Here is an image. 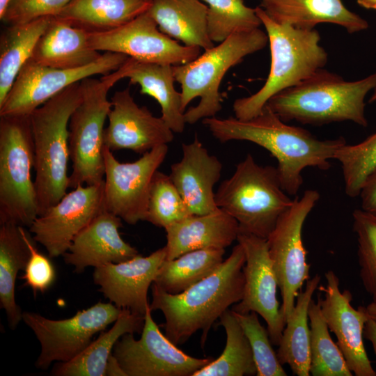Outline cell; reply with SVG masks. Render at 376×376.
Returning a JSON list of instances; mask_svg holds the SVG:
<instances>
[{"mask_svg":"<svg viewBox=\"0 0 376 376\" xmlns=\"http://www.w3.org/2000/svg\"><path fill=\"white\" fill-rule=\"evenodd\" d=\"M212 136L221 143L247 141L267 150L277 160V171L283 189L296 195L302 183L305 168L327 170L338 148L346 144L343 137L320 140L308 130L288 125L267 104L249 120L235 117L203 119Z\"/></svg>","mask_w":376,"mask_h":376,"instance_id":"6da1fadb","label":"cell"},{"mask_svg":"<svg viewBox=\"0 0 376 376\" xmlns=\"http://www.w3.org/2000/svg\"><path fill=\"white\" fill-rule=\"evenodd\" d=\"M245 262L238 243L212 274L181 293H168L152 283L150 308L163 313L164 334L173 343L182 345L201 330V345H205L214 322L243 297Z\"/></svg>","mask_w":376,"mask_h":376,"instance_id":"7a4b0ae2","label":"cell"},{"mask_svg":"<svg viewBox=\"0 0 376 376\" xmlns=\"http://www.w3.org/2000/svg\"><path fill=\"white\" fill-rule=\"evenodd\" d=\"M376 86V72L346 81L324 68L271 97L267 105L284 122L321 125L352 121L366 127L365 98Z\"/></svg>","mask_w":376,"mask_h":376,"instance_id":"3957f363","label":"cell"},{"mask_svg":"<svg viewBox=\"0 0 376 376\" xmlns=\"http://www.w3.org/2000/svg\"><path fill=\"white\" fill-rule=\"evenodd\" d=\"M255 8L268 36L270 69L260 90L233 102L235 117L240 120L256 116L271 97L308 79L323 68L328 61V54L320 44V36L317 30L299 29L276 22L261 7Z\"/></svg>","mask_w":376,"mask_h":376,"instance_id":"277c9868","label":"cell"},{"mask_svg":"<svg viewBox=\"0 0 376 376\" xmlns=\"http://www.w3.org/2000/svg\"><path fill=\"white\" fill-rule=\"evenodd\" d=\"M80 81L72 84L30 115L38 216L66 194L69 185L68 124L80 103Z\"/></svg>","mask_w":376,"mask_h":376,"instance_id":"5b68a950","label":"cell"},{"mask_svg":"<svg viewBox=\"0 0 376 376\" xmlns=\"http://www.w3.org/2000/svg\"><path fill=\"white\" fill-rule=\"evenodd\" d=\"M293 201L283 189L276 167L259 165L251 154L215 192L217 207L237 221L240 232L265 239Z\"/></svg>","mask_w":376,"mask_h":376,"instance_id":"8992f818","label":"cell"},{"mask_svg":"<svg viewBox=\"0 0 376 376\" xmlns=\"http://www.w3.org/2000/svg\"><path fill=\"white\" fill-rule=\"evenodd\" d=\"M130 65L129 57L120 68L100 79L88 77L80 81L81 100L68 124L72 168L68 188L104 181V125L111 108L107 95L113 86L126 77Z\"/></svg>","mask_w":376,"mask_h":376,"instance_id":"52a82bcc","label":"cell"},{"mask_svg":"<svg viewBox=\"0 0 376 376\" xmlns=\"http://www.w3.org/2000/svg\"><path fill=\"white\" fill-rule=\"evenodd\" d=\"M268 43L266 31L258 29L233 34L217 46L205 50L193 61L173 65L175 81L180 84L182 109L197 97L199 103L185 113L186 123L214 117L221 111L219 86L223 77L243 58L263 49Z\"/></svg>","mask_w":376,"mask_h":376,"instance_id":"ba28073f","label":"cell"},{"mask_svg":"<svg viewBox=\"0 0 376 376\" xmlns=\"http://www.w3.org/2000/svg\"><path fill=\"white\" fill-rule=\"evenodd\" d=\"M34 165L30 116H0V224L29 227L38 216Z\"/></svg>","mask_w":376,"mask_h":376,"instance_id":"9c48e42d","label":"cell"},{"mask_svg":"<svg viewBox=\"0 0 376 376\" xmlns=\"http://www.w3.org/2000/svg\"><path fill=\"white\" fill-rule=\"evenodd\" d=\"M320 198L314 189L296 197L292 205L279 219L268 237L269 253L276 272L282 304L281 312L285 321L295 307L297 297L310 279L311 265L302 241L304 221Z\"/></svg>","mask_w":376,"mask_h":376,"instance_id":"30bf717a","label":"cell"},{"mask_svg":"<svg viewBox=\"0 0 376 376\" xmlns=\"http://www.w3.org/2000/svg\"><path fill=\"white\" fill-rule=\"evenodd\" d=\"M120 311L110 301H99L64 320H51L36 313L23 312L22 320L40 344L36 367L47 370L53 362L72 360L91 344L95 334L114 323Z\"/></svg>","mask_w":376,"mask_h":376,"instance_id":"8fae6325","label":"cell"},{"mask_svg":"<svg viewBox=\"0 0 376 376\" xmlns=\"http://www.w3.org/2000/svg\"><path fill=\"white\" fill-rule=\"evenodd\" d=\"M128 58L124 54L105 52L91 64L74 69L42 66L29 59L0 104V116H29L68 86L95 75L111 73Z\"/></svg>","mask_w":376,"mask_h":376,"instance_id":"7c38bea8","label":"cell"},{"mask_svg":"<svg viewBox=\"0 0 376 376\" xmlns=\"http://www.w3.org/2000/svg\"><path fill=\"white\" fill-rule=\"evenodd\" d=\"M151 312L149 306L139 340L127 333L113 349L127 376H192L214 360L194 357L180 350L162 334Z\"/></svg>","mask_w":376,"mask_h":376,"instance_id":"4fadbf2b","label":"cell"},{"mask_svg":"<svg viewBox=\"0 0 376 376\" xmlns=\"http://www.w3.org/2000/svg\"><path fill=\"white\" fill-rule=\"evenodd\" d=\"M167 152V144H162L123 163L104 146V209L130 225L145 221L152 178Z\"/></svg>","mask_w":376,"mask_h":376,"instance_id":"5bb4252c","label":"cell"},{"mask_svg":"<svg viewBox=\"0 0 376 376\" xmlns=\"http://www.w3.org/2000/svg\"><path fill=\"white\" fill-rule=\"evenodd\" d=\"M88 44L96 51L121 53L140 62L178 65L200 55L201 48L181 45L162 33L146 12L116 29L88 32Z\"/></svg>","mask_w":376,"mask_h":376,"instance_id":"9a60e30c","label":"cell"},{"mask_svg":"<svg viewBox=\"0 0 376 376\" xmlns=\"http://www.w3.org/2000/svg\"><path fill=\"white\" fill-rule=\"evenodd\" d=\"M237 242L242 246L246 262L245 279L242 300L232 310L237 313L254 311L267 323L273 345L279 346L285 321L277 299L279 283L269 253L267 240L251 233L240 232Z\"/></svg>","mask_w":376,"mask_h":376,"instance_id":"2e32d148","label":"cell"},{"mask_svg":"<svg viewBox=\"0 0 376 376\" xmlns=\"http://www.w3.org/2000/svg\"><path fill=\"white\" fill-rule=\"evenodd\" d=\"M104 181L78 186L38 216L29 227L50 258L63 256L75 237L104 209Z\"/></svg>","mask_w":376,"mask_h":376,"instance_id":"e0dca14e","label":"cell"},{"mask_svg":"<svg viewBox=\"0 0 376 376\" xmlns=\"http://www.w3.org/2000/svg\"><path fill=\"white\" fill-rule=\"evenodd\" d=\"M324 277L325 285L318 288L324 296L319 295L318 301L349 369L356 376H376L364 347L363 331L368 316L363 306L357 309L352 306V293L340 290V279L334 271H327Z\"/></svg>","mask_w":376,"mask_h":376,"instance_id":"ac0fdd59","label":"cell"},{"mask_svg":"<svg viewBox=\"0 0 376 376\" xmlns=\"http://www.w3.org/2000/svg\"><path fill=\"white\" fill-rule=\"evenodd\" d=\"M111 102L104 145L112 152L130 150L143 155L173 141V132L162 117L154 116L146 107L134 102L130 87L115 92Z\"/></svg>","mask_w":376,"mask_h":376,"instance_id":"d6986e66","label":"cell"},{"mask_svg":"<svg viewBox=\"0 0 376 376\" xmlns=\"http://www.w3.org/2000/svg\"><path fill=\"white\" fill-rule=\"evenodd\" d=\"M166 259L165 246L148 256L139 254L118 263H107L95 268L94 283L99 291L118 308L146 315L150 306L149 287Z\"/></svg>","mask_w":376,"mask_h":376,"instance_id":"ffe728a7","label":"cell"},{"mask_svg":"<svg viewBox=\"0 0 376 376\" xmlns=\"http://www.w3.org/2000/svg\"><path fill=\"white\" fill-rule=\"evenodd\" d=\"M181 159L171 166L170 178L193 215L216 210L214 186L219 180L222 164L210 155L197 135L182 144Z\"/></svg>","mask_w":376,"mask_h":376,"instance_id":"44dd1931","label":"cell"},{"mask_svg":"<svg viewBox=\"0 0 376 376\" xmlns=\"http://www.w3.org/2000/svg\"><path fill=\"white\" fill-rule=\"evenodd\" d=\"M122 226L120 218L103 210L75 237L63 255L65 263L73 266L75 272L82 273L88 267L96 268L134 258L138 251L121 237Z\"/></svg>","mask_w":376,"mask_h":376,"instance_id":"7402d4cb","label":"cell"},{"mask_svg":"<svg viewBox=\"0 0 376 376\" xmlns=\"http://www.w3.org/2000/svg\"><path fill=\"white\" fill-rule=\"evenodd\" d=\"M166 259L171 260L191 251L225 249L237 240V221L224 210L191 215L166 228Z\"/></svg>","mask_w":376,"mask_h":376,"instance_id":"603a6c76","label":"cell"},{"mask_svg":"<svg viewBox=\"0 0 376 376\" xmlns=\"http://www.w3.org/2000/svg\"><path fill=\"white\" fill-rule=\"evenodd\" d=\"M261 7L276 22L311 30L320 23L334 24L353 33L364 31L368 22L350 10L342 0H260Z\"/></svg>","mask_w":376,"mask_h":376,"instance_id":"cb8c5ba5","label":"cell"},{"mask_svg":"<svg viewBox=\"0 0 376 376\" xmlns=\"http://www.w3.org/2000/svg\"><path fill=\"white\" fill-rule=\"evenodd\" d=\"M88 36V31L52 17L30 60L40 65L58 69L91 64L102 54L90 47Z\"/></svg>","mask_w":376,"mask_h":376,"instance_id":"d4e9b609","label":"cell"},{"mask_svg":"<svg viewBox=\"0 0 376 376\" xmlns=\"http://www.w3.org/2000/svg\"><path fill=\"white\" fill-rule=\"evenodd\" d=\"M207 11L201 0H152L148 10L162 33L205 50L214 46L207 33Z\"/></svg>","mask_w":376,"mask_h":376,"instance_id":"484cf974","label":"cell"},{"mask_svg":"<svg viewBox=\"0 0 376 376\" xmlns=\"http://www.w3.org/2000/svg\"><path fill=\"white\" fill-rule=\"evenodd\" d=\"M152 0H71L55 16L88 32L123 26L147 12Z\"/></svg>","mask_w":376,"mask_h":376,"instance_id":"4316f807","label":"cell"},{"mask_svg":"<svg viewBox=\"0 0 376 376\" xmlns=\"http://www.w3.org/2000/svg\"><path fill=\"white\" fill-rule=\"evenodd\" d=\"M145 315L123 308L113 327L79 355L68 362H57L51 371L56 376H105V368L116 342L127 333L142 332Z\"/></svg>","mask_w":376,"mask_h":376,"instance_id":"83f0119b","label":"cell"},{"mask_svg":"<svg viewBox=\"0 0 376 376\" xmlns=\"http://www.w3.org/2000/svg\"><path fill=\"white\" fill-rule=\"evenodd\" d=\"M321 277L316 274L299 292L292 313L286 320L276 354L280 363L290 366L297 376L310 375V327L308 307Z\"/></svg>","mask_w":376,"mask_h":376,"instance_id":"f1b7e54d","label":"cell"},{"mask_svg":"<svg viewBox=\"0 0 376 376\" xmlns=\"http://www.w3.org/2000/svg\"><path fill=\"white\" fill-rule=\"evenodd\" d=\"M126 75L132 84L139 85L141 94L155 98L161 107L162 118L175 133H182L185 126L181 93L174 88L173 65L138 61L130 58Z\"/></svg>","mask_w":376,"mask_h":376,"instance_id":"f546056e","label":"cell"},{"mask_svg":"<svg viewBox=\"0 0 376 376\" xmlns=\"http://www.w3.org/2000/svg\"><path fill=\"white\" fill-rule=\"evenodd\" d=\"M29 233L24 226L11 223L0 227V306L8 324L15 329L22 320V313L15 301V287L17 274L24 270L30 257Z\"/></svg>","mask_w":376,"mask_h":376,"instance_id":"4dcf8cb0","label":"cell"},{"mask_svg":"<svg viewBox=\"0 0 376 376\" xmlns=\"http://www.w3.org/2000/svg\"><path fill=\"white\" fill-rule=\"evenodd\" d=\"M52 17L8 25L2 31L0 37V104L22 67L31 59L35 46Z\"/></svg>","mask_w":376,"mask_h":376,"instance_id":"1f68e13d","label":"cell"},{"mask_svg":"<svg viewBox=\"0 0 376 376\" xmlns=\"http://www.w3.org/2000/svg\"><path fill=\"white\" fill-rule=\"evenodd\" d=\"M224 253L225 249L207 248L165 260L153 283L168 293H181L212 274L224 261Z\"/></svg>","mask_w":376,"mask_h":376,"instance_id":"d6a6232c","label":"cell"},{"mask_svg":"<svg viewBox=\"0 0 376 376\" xmlns=\"http://www.w3.org/2000/svg\"><path fill=\"white\" fill-rule=\"evenodd\" d=\"M219 322L226 335L223 352L192 376L256 375V366L249 342L233 310H226L219 318Z\"/></svg>","mask_w":376,"mask_h":376,"instance_id":"836d02e7","label":"cell"},{"mask_svg":"<svg viewBox=\"0 0 376 376\" xmlns=\"http://www.w3.org/2000/svg\"><path fill=\"white\" fill-rule=\"evenodd\" d=\"M310 327V375L352 376L336 343L332 340L318 301L311 299L308 307Z\"/></svg>","mask_w":376,"mask_h":376,"instance_id":"e575fe53","label":"cell"},{"mask_svg":"<svg viewBox=\"0 0 376 376\" xmlns=\"http://www.w3.org/2000/svg\"><path fill=\"white\" fill-rule=\"evenodd\" d=\"M207 6V27L210 40L221 42L233 34L258 29L262 22L256 8L243 0H201Z\"/></svg>","mask_w":376,"mask_h":376,"instance_id":"d590c367","label":"cell"},{"mask_svg":"<svg viewBox=\"0 0 376 376\" xmlns=\"http://www.w3.org/2000/svg\"><path fill=\"white\" fill-rule=\"evenodd\" d=\"M191 215L170 176L157 170L150 187L145 221L165 229Z\"/></svg>","mask_w":376,"mask_h":376,"instance_id":"8d00e7d4","label":"cell"},{"mask_svg":"<svg viewBox=\"0 0 376 376\" xmlns=\"http://www.w3.org/2000/svg\"><path fill=\"white\" fill-rule=\"evenodd\" d=\"M334 159L341 164L345 194L359 196L365 180L376 168V132L360 143L345 144L337 150Z\"/></svg>","mask_w":376,"mask_h":376,"instance_id":"74e56055","label":"cell"},{"mask_svg":"<svg viewBox=\"0 0 376 376\" xmlns=\"http://www.w3.org/2000/svg\"><path fill=\"white\" fill-rule=\"evenodd\" d=\"M352 217L360 279L372 301L376 303V215L361 208L354 210Z\"/></svg>","mask_w":376,"mask_h":376,"instance_id":"f35d334b","label":"cell"},{"mask_svg":"<svg viewBox=\"0 0 376 376\" xmlns=\"http://www.w3.org/2000/svg\"><path fill=\"white\" fill-rule=\"evenodd\" d=\"M233 311L249 342L256 366V375L286 376L272 347L268 330L260 324L258 314L254 311L245 313Z\"/></svg>","mask_w":376,"mask_h":376,"instance_id":"ab89813d","label":"cell"},{"mask_svg":"<svg viewBox=\"0 0 376 376\" xmlns=\"http://www.w3.org/2000/svg\"><path fill=\"white\" fill-rule=\"evenodd\" d=\"M71 0H11L1 19L8 25L55 17Z\"/></svg>","mask_w":376,"mask_h":376,"instance_id":"60d3db41","label":"cell"},{"mask_svg":"<svg viewBox=\"0 0 376 376\" xmlns=\"http://www.w3.org/2000/svg\"><path fill=\"white\" fill-rule=\"evenodd\" d=\"M27 242L30 257L22 279L24 280V285L30 287L36 295L38 292H44L50 288L54 281L56 272L51 260L38 250L29 235Z\"/></svg>","mask_w":376,"mask_h":376,"instance_id":"b9f144b4","label":"cell"},{"mask_svg":"<svg viewBox=\"0 0 376 376\" xmlns=\"http://www.w3.org/2000/svg\"><path fill=\"white\" fill-rule=\"evenodd\" d=\"M359 196L361 209L376 215V168L365 180Z\"/></svg>","mask_w":376,"mask_h":376,"instance_id":"7bdbcfd3","label":"cell"},{"mask_svg":"<svg viewBox=\"0 0 376 376\" xmlns=\"http://www.w3.org/2000/svg\"><path fill=\"white\" fill-rule=\"evenodd\" d=\"M105 376H127L116 357L111 354L107 362Z\"/></svg>","mask_w":376,"mask_h":376,"instance_id":"ee69618b","label":"cell"},{"mask_svg":"<svg viewBox=\"0 0 376 376\" xmlns=\"http://www.w3.org/2000/svg\"><path fill=\"white\" fill-rule=\"evenodd\" d=\"M363 336L372 344L376 356V320L368 318L365 324Z\"/></svg>","mask_w":376,"mask_h":376,"instance_id":"f6af8a7d","label":"cell"},{"mask_svg":"<svg viewBox=\"0 0 376 376\" xmlns=\"http://www.w3.org/2000/svg\"><path fill=\"white\" fill-rule=\"evenodd\" d=\"M363 308L368 318L376 320V303L371 301Z\"/></svg>","mask_w":376,"mask_h":376,"instance_id":"bcb514c9","label":"cell"},{"mask_svg":"<svg viewBox=\"0 0 376 376\" xmlns=\"http://www.w3.org/2000/svg\"><path fill=\"white\" fill-rule=\"evenodd\" d=\"M357 3L366 9L376 10V0H356Z\"/></svg>","mask_w":376,"mask_h":376,"instance_id":"7dc6e473","label":"cell"},{"mask_svg":"<svg viewBox=\"0 0 376 376\" xmlns=\"http://www.w3.org/2000/svg\"><path fill=\"white\" fill-rule=\"evenodd\" d=\"M11 0H0V19H1Z\"/></svg>","mask_w":376,"mask_h":376,"instance_id":"c3c4849f","label":"cell"},{"mask_svg":"<svg viewBox=\"0 0 376 376\" xmlns=\"http://www.w3.org/2000/svg\"><path fill=\"white\" fill-rule=\"evenodd\" d=\"M376 102V86L373 89V93L369 99V102L372 103Z\"/></svg>","mask_w":376,"mask_h":376,"instance_id":"681fc988","label":"cell"}]
</instances>
